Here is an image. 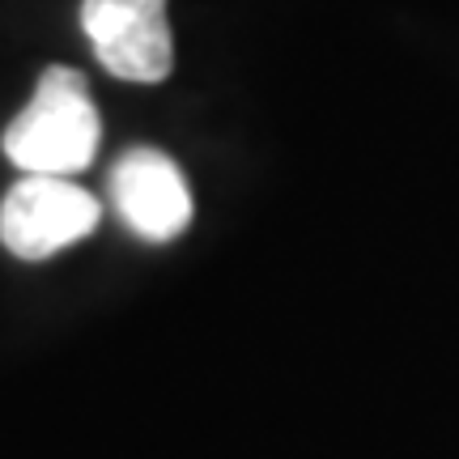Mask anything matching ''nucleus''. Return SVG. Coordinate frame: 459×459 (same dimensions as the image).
<instances>
[{"label":"nucleus","instance_id":"f257e3e1","mask_svg":"<svg viewBox=\"0 0 459 459\" xmlns=\"http://www.w3.org/2000/svg\"><path fill=\"white\" fill-rule=\"evenodd\" d=\"M102 141L99 107L90 99V82L77 68L51 65L34 82L30 102L4 128V158L26 175H60L73 179L94 162Z\"/></svg>","mask_w":459,"mask_h":459},{"label":"nucleus","instance_id":"f03ea898","mask_svg":"<svg viewBox=\"0 0 459 459\" xmlns=\"http://www.w3.org/2000/svg\"><path fill=\"white\" fill-rule=\"evenodd\" d=\"M102 221V204L60 175H26L0 200V243L17 260H51Z\"/></svg>","mask_w":459,"mask_h":459},{"label":"nucleus","instance_id":"7ed1b4c3","mask_svg":"<svg viewBox=\"0 0 459 459\" xmlns=\"http://www.w3.org/2000/svg\"><path fill=\"white\" fill-rule=\"evenodd\" d=\"M82 30L99 65L132 85H158L175 68L166 0H82Z\"/></svg>","mask_w":459,"mask_h":459},{"label":"nucleus","instance_id":"20e7f679","mask_svg":"<svg viewBox=\"0 0 459 459\" xmlns=\"http://www.w3.org/2000/svg\"><path fill=\"white\" fill-rule=\"evenodd\" d=\"M111 200L128 230L149 243H170L192 221L187 179L162 149H128L111 170Z\"/></svg>","mask_w":459,"mask_h":459}]
</instances>
